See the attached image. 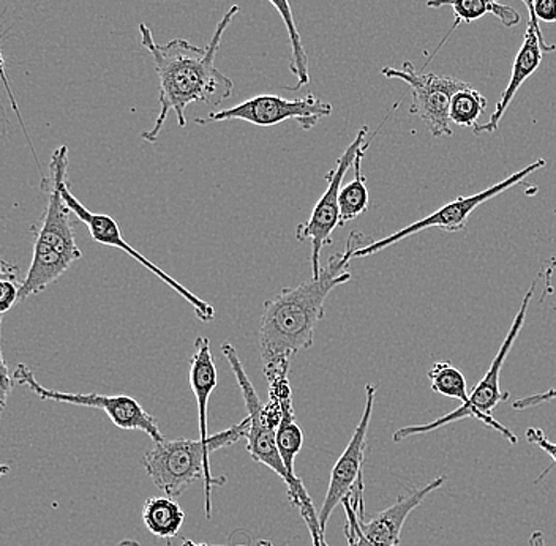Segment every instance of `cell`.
Here are the masks:
<instances>
[{
    "label": "cell",
    "mask_w": 556,
    "mask_h": 546,
    "mask_svg": "<svg viewBox=\"0 0 556 546\" xmlns=\"http://www.w3.org/2000/svg\"><path fill=\"white\" fill-rule=\"evenodd\" d=\"M238 13L239 5H232L226 12L206 48L194 47L184 38L159 45L148 24H139L141 45L154 59L160 90L159 116L151 130L142 131V141L154 144L169 114H176L177 125L184 128L187 127L186 110L191 103L203 102L217 107L232 96L235 82L215 67V55Z\"/></svg>",
    "instance_id": "cell-1"
},
{
    "label": "cell",
    "mask_w": 556,
    "mask_h": 546,
    "mask_svg": "<svg viewBox=\"0 0 556 546\" xmlns=\"http://www.w3.org/2000/svg\"><path fill=\"white\" fill-rule=\"evenodd\" d=\"M361 232H351L345 249L329 257L319 277L299 287L283 288L276 297L264 302L260 325V354L264 370L288 365L315 343V330L325 318L330 292L351 281L348 270L354 252L367 245Z\"/></svg>",
    "instance_id": "cell-2"
},
{
    "label": "cell",
    "mask_w": 556,
    "mask_h": 546,
    "mask_svg": "<svg viewBox=\"0 0 556 546\" xmlns=\"http://www.w3.org/2000/svg\"><path fill=\"white\" fill-rule=\"evenodd\" d=\"M68 168V148L61 145L51 155L48 176L41 177V190L48 194L47 211L34 242L33 263L21 283L20 301L40 294L67 274L81 259L73 229L72 211L65 204L59 188V177Z\"/></svg>",
    "instance_id": "cell-3"
},
{
    "label": "cell",
    "mask_w": 556,
    "mask_h": 546,
    "mask_svg": "<svg viewBox=\"0 0 556 546\" xmlns=\"http://www.w3.org/2000/svg\"><path fill=\"white\" fill-rule=\"evenodd\" d=\"M249 419L229 427L228 430L212 434L207 441L163 440L154 443L144 457L142 466L149 478L168 497H177L189 490L198 480H204V509L211 520L212 488L226 483V478L215 479L211 472V454L220 448L231 447L232 444L247 436Z\"/></svg>",
    "instance_id": "cell-4"
},
{
    "label": "cell",
    "mask_w": 556,
    "mask_h": 546,
    "mask_svg": "<svg viewBox=\"0 0 556 546\" xmlns=\"http://www.w3.org/2000/svg\"><path fill=\"white\" fill-rule=\"evenodd\" d=\"M536 283L538 281L534 280L530 290H528L527 294L521 299L519 312H517L516 318H514L513 325L509 327L506 339H504L502 346H500L496 356L493 357L492 364H490L484 378H482L481 381L476 384V388L472 389V392L469 393L467 402L462 403L460 408L444 414L443 417H440V419L434 420L432 423H427V426L400 428V430L395 431L394 436H392L394 443H402V441L408 440V437L430 433V431L438 430V428L451 426V423L464 419L479 420V422L484 423L485 427L498 431L504 440L509 441L510 444L519 443L516 434H514L509 428L502 426V423L493 417L492 412L500 403L507 402V399L510 398L509 392L502 391L500 373H502L504 361H506L507 356H509L514 343L519 339L521 329H523L525 318H527L528 307H530L531 301H533Z\"/></svg>",
    "instance_id": "cell-5"
},
{
    "label": "cell",
    "mask_w": 556,
    "mask_h": 546,
    "mask_svg": "<svg viewBox=\"0 0 556 546\" xmlns=\"http://www.w3.org/2000/svg\"><path fill=\"white\" fill-rule=\"evenodd\" d=\"M222 353H224L232 373L236 376V381L241 388L247 412H249V416H247V419H249V431H247L245 436L247 452H249L253 461L266 466L287 483L291 500H293L294 506L302 509V507L312 503L311 496L305 492L302 480L291 475L283 460H281L276 443V426L267 419L264 405L261 403L258 393L253 388L249 374L245 373L238 351L231 343H224L222 344Z\"/></svg>",
    "instance_id": "cell-6"
},
{
    "label": "cell",
    "mask_w": 556,
    "mask_h": 546,
    "mask_svg": "<svg viewBox=\"0 0 556 546\" xmlns=\"http://www.w3.org/2000/svg\"><path fill=\"white\" fill-rule=\"evenodd\" d=\"M444 483L446 478H438L424 488L400 496L391 507L375 515L370 521H364V486H357L342 503L348 518V546H399L406 518Z\"/></svg>",
    "instance_id": "cell-7"
},
{
    "label": "cell",
    "mask_w": 556,
    "mask_h": 546,
    "mask_svg": "<svg viewBox=\"0 0 556 546\" xmlns=\"http://www.w3.org/2000/svg\"><path fill=\"white\" fill-rule=\"evenodd\" d=\"M547 162L544 158H539L536 162L528 165L527 168L520 169V172L510 174L509 177L502 180V182L495 183L486 190L479 191V193L471 194V196H458L455 198L451 203L444 204L443 207L427 215L422 220L412 223V225L405 226L394 234L388 236V238L375 240V242L367 243V245L361 246L354 252L353 259H361V257H368L380 253L382 250L389 249V246L395 245L400 240L412 238L417 232L426 231V229L438 228L443 229L446 232H460L467 228L468 218L471 217L472 212L486 203V201L493 200L504 191L520 186L525 182L530 174L538 173L539 169L545 168Z\"/></svg>",
    "instance_id": "cell-8"
},
{
    "label": "cell",
    "mask_w": 556,
    "mask_h": 546,
    "mask_svg": "<svg viewBox=\"0 0 556 546\" xmlns=\"http://www.w3.org/2000/svg\"><path fill=\"white\" fill-rule=\"evenodd\" d=\"M13 381L29 389L43 402L65 403V405L83 406V408L100 409L110 417L111 422L121 430H138L152 437L154 443L165 440L160 431L159 422L141 405L128 395H102V393H70L52 391L45 388L35 378L27 365H17Z\"/></svg>",
    "instance_id": "cell-9"
},
{
    "label": "cell",
    "mask_w": 556,
    "mask_h": 546,
    "mask_svg": "<svg viewBox=\"0 0 556 546\" xmlns=\"http://www.w3.org/2000/svg\"><path fill=\"white\" fill-rule=\"evenodd\" d=\"M368 131H370V128H368L367 125H364V127L357 131L356 138L353 139V142L348 145L345 152L337 160L336 168L330 169L328 176H326L328 188H326L321 200H319L315 208H313L311 218L305 223H301V225H298V228H295V239H298L299 242L312 243V278L319 277V272H321L323 269V249L332 245L333 231L340 226V190H342L345 174L350 172L357 154L368 144V141L365 142Z\"/></svg>",
    "instance_id": "cell-10"
},
{
    "label": "cell",
    "mask_w": 556,
    "mask_h": 546,
    "mask_svg": "<svg viewBox=\"0 0 556 546\" xmlns=\"http://www.w3.org/2000/svg\"><path fill=\"white\" fill-rule=\"evenodd\" d=\"M67 172L68 168L64 169L61 177H59V188H61L62 198H64L65 204L68 205L72 214L75 215L79 221L85 223L87 229H89L90 238L96 240L97 243H100V245L121 250V252L127 253L128 256L134 257L142 267L151 270L156 278H160L166 287L172 288L180 297L186 299L191 307H193L194 315H197L200 321L211 322L212 319L215 318V308L212 307L211 304H207V302H204L203 299L197 297V295L187 290L184 284L174 280L172 275L160 269V267L151 263L148 257L142 256L137 249H134V246L124 239V236H122L119 225H117V221L114 220L113 217L106 214H93L92 211H89V208L72 193V190H70Z\"/></svg>",
    "instance_id": "cell-11"
},
{
    "label": "cell",
    "mask_w": 556,
    "mask_h": 546,
    "mask_svg": "<svg viewBox=\"0 0 556 546\" xmlns=\"http://www.w3.org/2000/svg\"><path fill=\"white\" fill-rule=\"evenodd\" d=\"M330 114L332 104L312 93L295 100L280 96H256L229 110L214 111L201 119L197 117L194 122L197 125H207L211 122L242 120L258 127H273L281 122L294 120L302 130H312Z\"/></svg>",
    "instance_id": "cell-12"
},
{
    "label": "cell",
    "mask_w": 556,
    "mask_h": 546,
    "mask_svg": "<svg viewBox=\"0 0 556 546\" xmlns=\"http://www.w3.org/2000/svg\"><path fill=\"white\" fill-rule=\"evenodd\" d=\"M381 73L386 78L400 79L409 86L413 93L409 111L426 124L433 138L452 137L450 119L452 97L458 90L468 87V82L454 76L417 72L412 62H405L402 68H382Z\"/></svg>",
    "instance_id": "cell-13"
},
{
    "label": "cell",
    "mask_w": 556,
    "mask_h": 546,
    "mask_svg": "<svg viewBox=\"0 0 556 546\" xmlns=\"http://www.w3.org/2000/svg\"><path fill=\"white\" fill-rule=\"evenodd\" d=\"M375 396H377V388L374 384L365 385V408L359 426L354 430L345 452L340 455L330 472L328 493L318 513L319 530L325 537L330 515L353 493L357 483L363 482L365 448H367L368 426L374 414Z\"/></svg>",
    "instance_id": "cell-14"
},
{
    "label": "cell",
    "mask_w": 556,
    "mask_h": 546,
    "mask_svg": "<svg viewBox=\"0 0 556 546\" xmlns=\"http://www.w3.org/2000/svg\"><path fill=\"white\" fill-rule=\"evenodd\" d=\"M555 50L556 45H548L547 41L544 40V37L539 35L536 30H534V27L528 24L523 43H521L520 50L516 55V61H514L509 85L504 89L502 99L496 103L495 111H493L489 122L482 125H476V127L472 128L475 135H493L498 130L500 122H502L504 114H506L507 107H509L513 100L516 99L520 87L525 85L528 78H531V76L536 73L539 67H541L542 54H544V52H554Z\"/></svg>",
    "instance_id": "cell-15"
},
{
    "label": "cell",
    "mask_w": 556,
    "mask_h": 546,
    "mask_svg": "<svg viewBox=\"0 0 556 546\" xmlns=\"http://www.w3.org/2000/svg\"><path fill=\"white\" fill-rule=\"evenodd\" d=\"M193 356L190 360V388L198 403V419H200V440L207 441V410L212 392L217 388V367L212 354L211 340L198 337L193 344Z\"/></svg>",
    "instance_id": "cell-16"
},
{
    "label": "cell",
    "mask_w": 556,
    "mask_h": 546,
    "mask_svg": "<svg viewBox=\"0 0 556 546\" xmlns=\"http://www.w3.org/2000/svg\"><path fill=\"white\" fill-rule=\"evenodd\" d=\"M427 7L430 9H443V7H450L452 13H454V24L450 29V33L446 34V37L441 41L440 47L437 48V51L430 55L429 61L426 62L422 69H426L427 65L430 64V61L434 58L438 51L443 48V45L446 43L447 38L451 37V34L454 33V29H457L460 24H469L472 21L479 20V17L485 15H495L506 27H514L520 23L521 16L519 12L513 9V7L503 5L498 0H429L427 2Z\"/></svg>",
    "instance_id": "cell-17"
},
{
    "label": "cell",
    "mask_w": 556,
    "mask_h": 546,
    "mask_svg": "<svg viewBox=\"0 0 556 546\" xmlns=\"http://www.w3.org/2000/svg\"><path fill=\"white\" fill-rule=\"evenodd\" d=\"M186 521V512L174 497H151L142 506V523L159 538H174Z\"/></svg>",
    "instance_id": "cell-18"
},
{
    "label": "cell",
    "mask_w": 556,
    "mask_h": 546,
    "mask_svg": "<svg viewBox=\"0 0 556 546\" xmlns=\"http://www.w3.org/2000/svg\"><path fill=\"white\" fill-rule=\"evenodd\" d=\"M370 142L371 139L363 151L357 154L356 160H354V179L340 190V226H345L346 223L356 220L357 217H361V215L368 211L370 198H368L367 179H365L361 165H363L365 152L370 148Z\"/></svg>",
    "instance_id": "cell-19"
},
{
    "label": "cell",
    "mask_w": 556,
    "mask_h": 546,
    "mask_svg": "<svg viewBox=\"0 0 556 546\" xmlns=\"http://www.w3.org/2000/svg\"><path fill=\"white\" fill-rule=\"evenodd\" d=\"M270 5L277 10L278 15L283 20L285 26H287V33L290 35L291 43V73L295 78V86L285 87L287 90H298L301 87L307 86L311 81L308 76V55L302 45L301 34H299L298 26H295V20L293 10H291L290 0H269Z\"/></svg>",
    "instance_id": "cell-20"
},
{
    "label": "cell",
    "mask_w": 556,
    "mask_h": 546,
    "mask_svg": "<svg viewBox=\"0 0 556 546\" xmlns=\"http://www.w3.org/2000/svg\"><path fill=\"white\" fill-rule=\"evenodd\" d=\"M486 110V99L471 86L458 90L452 97L450 119L458 127L475 128Z\"/></svg>",
    "instance_id": "cell-21"
},
{
    "label": "cell",
    "mask_w": 556,
    "mask_h": 546,
    "mask_svg": "<svg viewBox=\"0 0 556 546\" xmlns=\"http://www.w3.org/2000/svg\"><path fill=\"white\" fill-rule=\"evenodd\" d=\"M429 379L433 392L447 398L460 399L462 403L467 402V379L450 360L437 361L429 370Z\"/></svg>",
    "instance_id": "cell-22"
},
{
    "label": "cell",
    "mask_w": 556,
    "mask_h": 546,
    "mask_svg": "<svg viewBox=\"0 0 556 546\" xmlns=\"http://www.w3.org/2000/svg\"><path fill=\"white\" fill-rule=\"evenodd\" d=\"M0 327H2V316H0ZM13 376L10 374L9 365L3 359L2 354V337H0V422H2L3 410L7 408V402H9L10 392L13 389ZM12 471L10 466L0 465V478L9 474Z\"/></svg>",
    "instance_id": "cell-23"
},
{
    "label": "cell",
    "mask_w": 556,
    "mask_h": 546,
    "mask_svg": "<svg viewBox=\"0 0 556 546\" xmlns=\"http://www.w3.org/2000/svg\"><path fill=\"white\" fill-rule=\"evenodd\" d=\"M528 15H530L528 24L542 35L539 23H556V0H533V10Z\"/></svg>",
    "instance_id": "cell-24"
},
{
    "label": "cell",
    "mask_w": 556,
    "mask_h": 546,
    "mask_svg": "<svg viewBox=\"0 0 556 546\" xmlns=\"http://www.w3.org/2000/svg\"><path fill=\"white\" fill-rule=\"evenodd\" d=\"M21 283L23 281L20 278H0V316L9 313L20 302Z\"/></svg>",
    "instance_id": "cell-25"
},
{
    "label": "cell",
    "mask_w": 556,
    "mask_h": 546,
    "mask_svg": "<svg viewBox=\"0 0 556 546\" xmlns=\"http://www.w3.org/2000/svg\"><path fill=\"white\" fill-rule=\"evenodd\" d=\"M0 79H2L3 86H5L7 93H9L10 103H12L13 111H15L17 119H20V125H21V128H23V134L26 135L27 141H29L30 152H33L35 163H37V166H38L37 152H35V149L33 148V141H30L29 135H27L26 124H24L23 116H21V113H20V107H17L15 96H13L12 87H10L9 79H7L5 59H3L2 51H0Z\"/></svg>",
    "instance_id": "cell-26"
},
{
    "label": "cell",
    "mask_w": 556,
    "mask_h": 546,
    "mask_svg": "<svg viewBox=\"0 0 556 546\" xmlns=\"http://www.w3.org/2000/svg\"><path fill=\"white\" fill-rule=\"evenodd\" d=\"M302 518L307 523L308 531H311L313 546H328L326 537L319 530L318 513L315 512V506H307L301 509Z\"/></svg>",
    "instance_id": "cell-27"
},
{
    "label": "cell",
    "mask_w": 556,
    "mask_h": 546,
    "mask_svg": "<svg viewBox=\"0 0 556 546\" xmlns=\"http://www.w3.org/2000/svg\"><path fill=\"white\" fill-rule=\"evenodd\" d=\"M525 436H527L528 443L538 445L539 448H542V450H544L556 465V444L552 443V441L545 436V433L541 428H528Z\"/></svg>",
    "instance_id": "cell-28"
},
{
    "label": "cell",
    "mask_w": 556,
    "mask_h": 546,
    "mask_svg": "<svg viewBox=\"0 0 556 546\" xmlns=\"http://www.w3.org/2000/svg\"><path fill=\"white\" fill-rule=\"evenodd\" d=\"M556 399V388L551 391L536 393V395L525 396V398L516 399L513 403L514 410H527L534 408V406L544 405V403Z\"/></svg>",
    "instance_id": "cell-29"
},
{
    "label": "cell",
    "mask_w": 556,
    "mask_h": 546,
    "mask_svg": "<svg viewBox=\"0 0 556 546\" xmlns=\"http://www.w3.org/2000/svg\"><path fill=\"white\" fill-rule=\"evenodd\" d=\"M528 546H545V537L541 531L533 532L528 538Z\"/></svg>",
    "instance_id": "cell-30"
},
{
    "label": "cell",
    "mask_w": 556,
    "mask_h": 546,
    "mask_svg": "<svg viewBox=\"0 0 556 546\" xmlns=\"http://www.w3.org/2000/svg\"><path fill=\"white\" fill-rule=\"evenodd\" d=\"M556 269V256L555 257H552L551 259V267H548L547 269V272L544 274V277H545V287L548 288V292H552V281H551V278H552V272H554V270Z\"/></svg>",
    "instance_id": "cell-31"
},
{
    "label": "cell",
    "mask_w": 556,
    "mask_h": 546,
    "mask_svg": "<svg viewBox=\"0 0 556 546\" xmlns=\"http://www.w3.org/2000/svg\"><path fill=\"white\" fill-rule=\"evenodd\" d=\"M117 546H141L138 544V542L135 541H122L119 545Z\"/></svg>",
    "instance_id": "cell-32"
},
{
    "label": "cell",
    "mask_w": 556,
    "mask_h": 546,
    "mask_svg": "<svg viewBox=\"0 0 556 546\" xmlns=\"http://www.w3.org/2000/svg\"><path fill=\"white\" fill-rule=\"evenodd\" d=\"M521 2H523L525 5H527L528 13H530L531 10H533V0H521Z\"/></svg>",
    "instance_id": "cell-33"
},
{
    "label": "cell",
    "mask_w": 556,
    "mask_h": 546,
    "mask_svg": "<svg viewBox=\"0 0 556 546\" xmlns=\"http://www.w3.org/2000/svg\"><path fill=\"white\" fill-rule=\"evenodd\" d=\"M256 546H273V544H270V542L267 541H261L260 544Z\"/></svg>",
    "instance_id": "cell-34"
},
{
    "label": "cell",
    "mask_w": 556,
    "mask_h": 546,
    "mask_svg": "<svg viewBox=\"0 0 556 546\" xmlns=\"http://www.w3.org/2000/svg\"><path fill=\"white\" fill-rule=\"evenodd\" d=\"M184 546H208V545H197V544H193V542H186V544H184Z\"/></svg>",
    "instance_id": "cell-35"
},
{
    "label": "cell",
    "mask_w": 556,
    "mask_h": 546,
    "mask_svg": "<svg viewBox=\"0 0 556 546\" xmlns=\"http://www.w3.org/2000/svg\"><path fill=\"white\" fill-rule=\"evenodd\" d=\"M236 546H245V545H236Z\"/></svg>",
    "instance_id": "cell-36"
}]
</instances>
